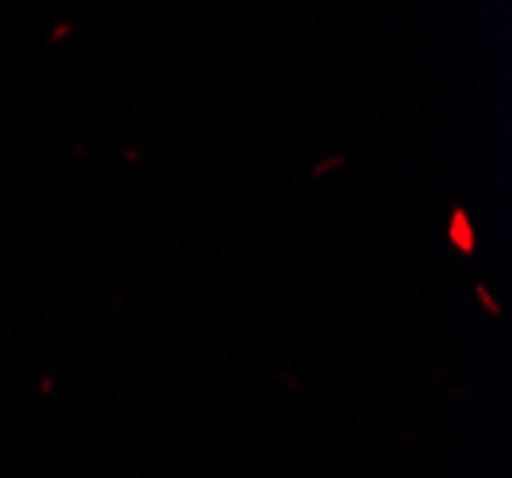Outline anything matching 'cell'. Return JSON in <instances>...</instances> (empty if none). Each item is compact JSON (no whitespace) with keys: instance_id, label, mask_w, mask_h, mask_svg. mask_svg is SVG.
Listing matches in <instances>:
<instances>
[{"instance_id":"6da1fadb","label":"cell","mask_w":512,"mask_h":478,"mask_svg":"<svg viewBox=\"0 0 512 478\" xmlns=\"http://www.w3.org/2000/svg\"><path fill=\"white\" fill-rule=\"evenodd\" d=\"M451 238H455V245H463V253H470V249H474V238H470L467 215H455V218H451Z\"/></svg>"}]
</instances>
